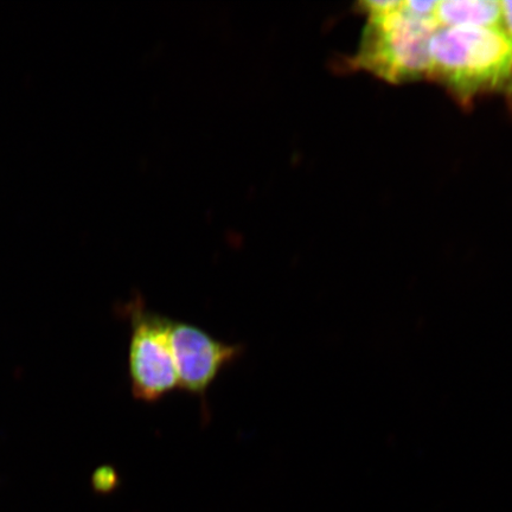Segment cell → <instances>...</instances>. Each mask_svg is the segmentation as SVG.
Returning <instances> with one entry per match:
<instances>
[{"mask_svg": "<svg viewBox=\"0 0 512 512\" xmlns=\"http://www.w3.org/2000/svg\"><path fill=\"white\" fill-rule=\"evenodd\" d=\"M172 351L178 376V388L198 396L202 402L211 384L230 364L245 352L243 344H229L194 324L172 319Z\"/></svg>", "mask_w": 512, "mask_h": 512, "instance_id": "obj_4", "label": "cell"}, {"mask_svg": "<svg viewBox=\"0 0 512 512\" xmlns=\"http://www.w3.org/2000/svg\"><path fill=\"white\" fill-rule=\"evenodd\" d=\"M502 3V28L512 40V0Z\"/></svg>", "mask_w": 512, "mask_h": 512, "instance_id": "obj_9", "label": "cell"}, {"mask_svg": "<svg viewBox=\"0 0 512 512\" xmlns=\"http://www.w3.org/2000/svg\"><path fill=\"white\" fill-rule=\"evenodd\" d=\"M427 78L463 105L490 93L512 102V40L503 28H439L430 42Z\"/></svg>", "mask_w": 512, "mask_h": 512, "instance_id": "obj_1", "label": "cell"}, {"mask_svg": "<svg viewBox=\"0 0 512 512\" xmlns=\"http://www.w3.org/2000/svg\"><path fill=\"white\" fill-rule=\"evenodd\" d=\"M401 3L402 2H394V0H392V2H383V0H380V2H371L370 0V2L360 3V10L363 14H366L367 17L380 16L400 8Z\"/></svg>", "mask_w": 512, "mask_h": 512, "instance_id": "obj_8", "label": "cell"}, {"mask_svg": "<svg viewBox=\"0 0 512 512\" xmlns=\"http://www.w3.org/2000/svg\"><path fill=\"white\" fill-rule=\"evenodd\" d=\"M93 484L94 488L98 491H111L118 484L117 472H115L112 466H102L94 473Z\"/></svg>", "mask_w": 512, "mask_h": 512, "instance_id": "obj_6", "label": "cell"}, {"mask_svg": "<svg viewBox=\"0 0 512 512\" xmlns=\"http://www.w3.org/2000/svg\"><path fill=\"white\" fill-rule=\"evenodd\" d=\"M130 319L128 376L133 398L155 403L178 388V376L172 351V319L147 309L142 297L125 307Z\"/></svg>", "mask_w": 512, "mask_h": 512, "instance_id": "obj_3", "label": "cell"}, {"mask_svg": "<svg viewBox=\"0 0 512 512\" xmlns=\"http://www.w3.org/2000/svg\"><path fill=\"white\" fill-rule=\"evenodd\" d=\"M433 18L439 28H502V3L445 0L438 2Z\"/></svg>", "mask_w": 512, "mask_h": 512, "instance_id": "obj_5", "label": "cell"}, {"mask_svg": "<svg viewBox=\"0 0 512 512\" xmlns=\"http://www.w3.org/2000/svg\"><path fill=\"white\" fill-rule=\"evenodd\" d=\"M438 2H418V0H408L402 2V10L407 14L418 18L434 19V12L437 9Z\"/></svg>", "mask_w": 512, "mask_h": 512, "instance_id": "obj_7", "label": "cell"}, {"mask_svg": "<svg viewBox=\"0 0 512 512\" xmlns=\"http://www.w3.org/2000/svg\"><path fill=\"white\" fill-rule=\"evenodd\" d=\"M367 19L352 66L393 85L427 78L430 42L439 29L434 19L409 15L402 3L388 14Z\"/></svg>", "mask_w": 512, "mask_h": 512, "instance_id": "obj_2", "label": "cell"}]
</instances>
